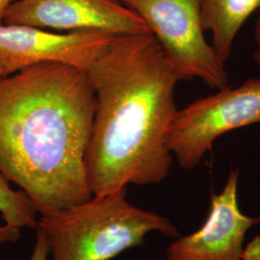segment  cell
Listing matches in <instances>:
<instances>
[{"instance_id": "obj_1", "label": "cell", "mask_w": 260, "mask_h": 260, "mask_svg": "<svg viewBox=\"0 0 260 260\" xmlns=\"http://www.w3.org/2000/svg\"><path fill=\"white\" fill-rule=\"evenodd\" d=\"M95 95L87 72L45 63L0 81V173L41 216L90 200Z\"/></svg>"}, {"instance_id": "obj_2", "label": "cell", "mask_w": 260, "mask_h": 260, "mask_svg": "<svg viewBox=\"0 0 260 260\" xmlns=\"http://www.w3.org/2000/svg\"><path fill=\"white\" fill-rule=\"evenodd\" d=\"M95 95L86 172L93 196L161 183L179 81L151 33L119 35L87 70Z\"/></svg>"}, {"instance_id": "obj_3", "label": "cell", "mask_w": 260, "mask_h": 260, "mask_svg": "<svg viewBox=\"0 0 260 260\" xmlns=\"http://www.w3.org/2000/svg\"><path fill=\"white\" fill-rule=\"evenodd\" d=\"M35 230L46 236L52 260H112L142 246L149 233L179 236L166 217L130 204L126 188L43 215Z\"/></svg>"}, {"instance_id": "obj_4", "label": "cell", "mask_w": 260, "mask_h": 260, "mask_svg": "<svg viewBox=\"0 0 260 260\" xmlns=\"http://www.w3.org/2000/svg\"><path fill=\"white\" fill-rule=\"evenodd\" d=\"M144 19L179 80L228 86L224 62L205 36L203 0H119Z\"/></svg>"}, {"instance_id": "obj_5", "label": "cell", "mask_w": 260, "mask_h": 260, "mask_svg": "<svg viewBox=\"0 0 260 260\" xmlns=\"http://www.w3.org/2000/svg\"><path fill=\"white\" fill-rule=\"evenodd\" d=\"M260 123V78L224 87L178 110L167 135V147L179 166L197 167L223 134Z\"/></svg>"}, {"instance_id": "obj_6", "label": "cell", "mask_w": 260, "mask_h": 260, "mask_svg": "<svg viewBox=\"0 0 260 260\" xmlns=\"http://www.w3.org/2000/svg\"><path fill=\"white\" fill-rule=\"evenodd\" d=\"M115 37L103 31L59 32L0 23V66L7 75L45 63L73 66L87 72Z\"/></svg>"}, {"instance_id": "obj_7", "label": "cell", "mask_w": 260, "mask_h": 260, "mask_svg": "<svg viewBox=\"0 0 260 260\" xmlns=\"http://www.w3.org/2000/svg\"><path fill=\"white\" fill-rule=\"evenodd\" d=\"M3 23L59 32L103 31L116 36L151 33L147 22L119 0H15Z\"/></svg>"}, {"instance_id": "obj_8", "label": "cell", "mask_w": 260, "mask_h": 260, "mask_svg": "<svg viewBox=\"0 0 260 260\" xmlns=\"http://www.w3.org/2000/svg\"><path fill=\"white\" fill-rule=\"evenodd\" d=\"M239 170L231 169L219 194H212L208 217L195 233L177 237L166 260H245L244 241L259 217L243 213L238 204Z\"/></svg>"}, {"instance_id": "obj_9", "label": "cell", "mask_w": 260, "mask_h": 260, "mask_svg": "<svg viewBox=\"0 0 260 260\" xmlns=\"http://www.w3.org/2000/svg\"><path fill=\"white\" fill-rule=\"evenodd\" d=\"M258 9L260 0H203V25L210 32L211 45L224 63L243 24Z\"/></svg>"}, {"instance_id": "obj_10", "label": "cell", "mask_w": 260, "mask_h": 260, "mask_svg": "<svg viewBox=\"0 0 260 260\" xmlns=\"http://www.w3.org/2000/svg\"><path fill=\"white\" fill-rule=\"evenodd\" d=\"M0 214L5 223L19 229L37 228L38 212L22 191L14 190L0 173Z\"/></svg>"}, {"instance_id": "obj_11", "label": "cell", "mask_w": 260, "mask_h": 260, "mask_svg": "<svg viewBox=\"0 0 260 260\" xmlns=\"http://www.w3.org/2000/svg\"><path fill=\"white\" fill-rule=\"evenodd\" d=\"M36 232H37V238H36L35 246L32 251L30 260H48L49 250H48L46 236L39 230H36Z\"/></svg>"}, {"instance_id": "obj_12", "label": "cell", "mask_w": 260, "mask_h": 260, "mask_svg": "<svg viewBox=\"0 0 260 260\" xmlns=\"http://www.w3.org/2000/svg\"><path fill=\"white\" fill-rule=\"evenodd\" d=\"M21 237V229L4 223L0 225V245L6 243H15Z\"/></svg>"}, {"instance_id": "obj_13", "label": "cell", "mask_w": 260, "mask_h": 260, "mask_svg": "<svg viewBox=\"0 0 260 260\" xmlns=\"http://www.w3.org/2000/svg\"><path fill=\"white\" fill-rule=\"evenodd\" d=\"M254 41H255V50L253 53V59L260 66V18L255 26Z\"/></svg>"}, {"instance_id": "obj_14", "label": "cell", "mask_w": 260, "mask_h": 260, "mask_svg": "<svg viewBox=\"0 0 260 260\" xmlns=\"http://www.w3.org/2000/svg\"><path fill=\"white\" fill-rule=\"evenodd\" d=\"M15 0H0V23H3L5 13Z\"/></svg>"}, {"instance_id": "obj_15", "label": "cell", "mask_w": 260, "mask_h": 260, "mask_svg": "<svg viewBox=\"0 0 260 260\" xmlns=\"http://www.w3.org/2000/svg\"><path fill=\"white\" fill-rule=\"evenodd\" d=\"M6 76H8L7 74L5 73V71H4V69L0 66V81L3 79V78H5Z\"/></svg>"}]
</instances>
